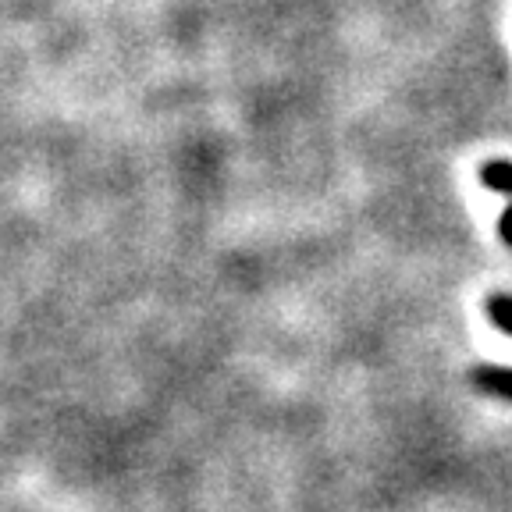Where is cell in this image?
Instances as JSON below:
<instances>
[{
  "label": "cell",
  "instance_id": "obj_1",
  "mask_svg": "<svg viewBox=\"0 0 512 512\" xmlns=\"http://www.w3.org/2000/svg\"><path fill=\"white\" fill-rule=\"evenodd\" d=\"M480 185L491 192H502V196H512V160H488L480 168Z\"/></svg>",
  "mask_w": 512,
  "mask_h": 512
},
{
  "label": "cell",
  "instance_id": "obj_2",
  "mask_svg": "<svg viewBox=\"0 0 512 512\" xmlns=\"http://www.w3.org/2000/svg\"><path fill=\"white\" fill-rule=\"evenodd\" d=\"M488 317L498 331L512 335V296H491L488 299Z\"/></svg>",
  "mask_w": 512,
  "mask_h": 512
},
{
  "label": "cell",
  "instance_id": "obj_3",
  "mask_svg": "<svg viewBox=\"0 0 512 512\" xmlns=\"http://www.w3.org/2000/svg\"><path fill=\"white\" fill-rule=\"evenodd\" d=\"M498 235H502L505 246H512V203L502 210V217H498Z\"/></svg>",
  "mask_w": 512,
  "mask_h": 512
}]
</instances>
